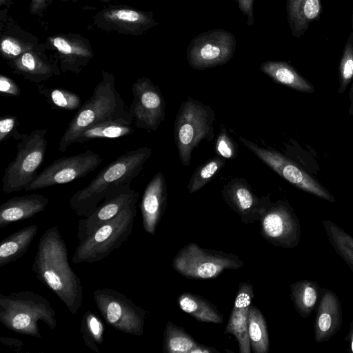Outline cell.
<instances>
[{"instance_id":"6da1fadb","label":"cell","mask_w":353,"mask_h":353,"mask_svg":"<svg viewBox=\"0 0 353 353\" xmlns=\"http://www.w3.org/2000/svg\"><path fill=\"white\" fill-rule=\"evenodd\" d=\"M32 270L72 314L77 313L83 301V287L70 265L67 245L57 226L47 229L40 236Z\"/></svg>"},{"instance_id":"7a4b0ae2","label":"cell","mask_w":353,"mask_h":353,"mask_svg":"<svg viewBox=\"0 0 353 353\" xmlns=\"http://www.w3.org/2000/svg\"><path fill=\"white\" fill-rule=\"evenodd\" d=\"M152 149L141 147L119 156L107 165L85 187L70 198V208L78 216L92 212L108 196L130 187L152 154Z\"/></svg>"},{"instance_id":"3957f363","label":"cell","mask_w":353,"mask_h":353,"mask_svg":"<svg viewBox=\"0 0 353 353\" xmlns=\"http://www.w3.org/2000/svg\"><path fill=\"white\" fill-rule=\"evenodd\" d=\"M101 76L92 96L81 105L68 123L59 141V151L64 152L83 130L95 123L114 121L134 124L128 107L116 89L115 77L104 70Z\"/></svg>"},{"instance_id":"277c9868","label":"cell","mask_w":353,"mask_h":353,"mask_svg":"<svg viewBox=\"0 0 353 353\" xmlns=\"http://www.w3.org/2000/svg\"><path fill=\"white\" fill-rule=\"evenodd\" d=\"M39 321L51 330L57 326L56 312L46 297L28 290L0 294V322L5 327L41 339Z\"/></svg>"},{"instance_id":"5b68a950","label":"cell","mask_w":353,"mask_h":353,"mask_svg":"<svg viewBox=\"0 0 353 353\" xmlns=\"http://www.w3.org/2000/svg\"><path fill=\"white\" fill-rule=\"evenodd\" d=\"M137 203H133L79 241L72 258V263L99 262L118 250L132 233L137 213Z\"/></svg>"},{"instance_id":"8992f818","label":"cell","mask_w":353,"mask_h":353,"mask_svg":"<svg viewBox=\"0 0 353 353\" xmlns=\"http://www.w3.org/2000/svg\"><path fill=\"white\" fill-rule=\"evenodd\" d=\"M215 117L210 105L190 97L181 104L174 123V138L184 166L190 164L192 151L202 141L213 139Z\"/></svg>"},{"instance_id":"52a82bcc","label":"cell","mask_w":353,"mask_h":353,"mask_svg":"<svg viewBox=\"0 0 353 353\" xmlns=\"http://www.w3.org/2000/svg\"><path fill=\"white\" fill-rule=\"evenodd\" d=\"M48 130L37 128L24 134L17 145V155L4 170L2 190L6 194L20 192L38 174L46 152Z\"/></svg>"},{"instance_id":"ba28073f","label":"cell","mask_w":353,"mask_h":353,"mask_svg":"<svg viewBox=\"0 0 353 353\" xmlns=\"http://www.w3.org/2000/svg\"><path fill=\"white\" fill-rule=\"evenodd\" d=\"M243 265V261L235 254L201 248L195 243L183 246L172 259L175 271L194 279L216 278L225 270H236Z\"/></svg>"},{"instance_id":"9c48e42d","label":"cell","mask_w":353,"mask_h":353,"mask_svg":"<svg viewBox=\"0 0 353 353\" xmlns=\"http://www.w3.org/2000/svg\"><path fill=\"white\" fill-rule=\"evenodd\" d=\"M92 295L99 311L109 325L126 334H143L148 314L143 308L113 289H97Z\"/></svg>"},{"instance_id":"30bf717a","label":"cell","mask_w":353,"mask_h":353,"mask_svg":"<svg viewBox=\"0 0 353 353\" xmlns=\"http://www.w3.org/2000/svg\"><path fill=\"white\" fill-rule=\"evenodd\" d=\"M236 50V39L223 29H213L199 34L187 48L190 66L203 70L228 63Z\"/></svg>"},{"instance_id":"8fae6325","label":"cell","mask_w":353,"mask_h":353,"mask_svg":"<svg viewBox=\"0 0 353 353\" xmlns=\"http://www.w3.org/2000/svg\"><path fill=\"white\" fill-rule=\"evenodd\" d=\"M103 159L94 151L88 150L73 156L54 161L28 184L23 190L32 191L70 183L83 178L95 170Z\"/></svg>"},{"instance_id":"7c38bea8","label":"cell","mask_w":353,"mask_h":353,"mask_svg":"<svg viewBox=\"0 0 353 353\" xmlns=\"http://www.w3.org/2000/svg\"><path fill=\"white\" fill-rule=\"evenodd\" d=\"M260 222V233L270 244L283 248H294L300 243L299 220L285 201L272 202Z\"/></svg>"},{"instance_id":"4fadbf2b","label":"cell","mask_w":353,"mask_h":353,"mask_svg":"<svg viewBox=\"0 0 353 353\" xmlns=\"http://www.w3.org/2000/svg\"><path fill=\"white\" fill-rule=\"evenodd\" d=\"M132 92L133 100L128 109L134 127L156 131L165 115V101L160 88L143 77L133 83Z\"/></svg>"},{"instance_id":"5bb4252c","label":"cell","mask_w":353,"mask_h":353,"mask_svg":"<svg viewBox=\"0 0 353 353\" xmlns=\"http://www.w3.org/2000/svg\"><path fill=\"white\" fill-rule=\"evenodd\" d=\"M239 139L260 160L293 185L327 201H335L334 197L326 189L289 158L241 137Z\"/></svg>"},{"instance_id":"9a60e30c","label":"cell","mask_w":353,"mask_h":353,"mask_svg":"<svg viewBox=\"0 0 353 353\" xmlns=\"http://www.w3.org/2000/svg\"><path fill=\"white\" fill-rule=\"evenodd\" d=\"M151 10L144 11L125 5H110L93 17V25L107 32L140 36L157 26Z\"/></svg>"},{"instance_id":"2e32d148","label":"cell","mask_w":353,"mask_h":353,"mask_svg":"<svg viewBox=\"0 0 353 353\" xmlns=\"http://www.w3.org/2000/svg\"><path fill=\"white\" fill-rule=\"evenodd\" d=\"M46 50L58 59L61 72L79 74L94 58L90 40L78 33H59L47 37Z\"/></svg>"},{"instance_id":"e0dca14e","label":"cell","mask_w":353,"mask_h":353,"mask_svg":"<svg viewBox=\"0 0 353 353\" xmlns=\"http://www.w3.org/2000/svg\"><path fill=\"white\" fill-rule=\"evenodd\" d=\"M227 205L245 224L259 221L272 203L269 195L259 196L244 178H233L221 190Z\"/></svg>"},{"instance_id":"ac0fdd59","label":"cell","mask_w":353,"mask_h":353,"mask_svg":"<svg viewBox=\"0 0 353 353\" xmlns=\"http://www.w3.org/2000/svg\"><path fill=\"white\" fill-rule=\"evenodd\" d=\"M139 197V192L130 187L108 196L92 212L79 219L77 232L78 241H83L99 227L137 202Z\"/></svg>"},{"instance_id":"d6986e66","label":"cell","mask_w":353,"mask_h":353,"mask_svg":"<svg viewBox=\"0 0 353 353\" xmlns=\"http://www.w3.org/2000/svg\"><path fill=\"white\" fill-rule=\"evenodd\" d=\"M46 51L45 43H41L37 48L7 62L12 72L39 83L61 74L57 57L50 58Z\"/></svg>"},{"instance_id":"ffe728a7","label":"cell","mask_w":353,"mask_h":353,"mask_svg":"<svg viewBox=\"0 0 353 353\" xmlns=\"http://www.w3.org/2000/svg\"><path fill=\"white\" fill-rule=\"evenodd\" d=\"M8 9L0 10V54L7 61L37 48L39 39L26 31L8 15Z\"/></svg>"},{"instance_id":"44dd1931","label":"cell","mask_w":353,"mask_h":353,"mask_svg":"<svg viewBox=\"0 0 353 353\" xmlns=\"http://www.w3.org/2000/svg\"><path fill=\"white\" fill-rule=\"evenodd\" d=\"M168 192L163 173L159 171L145 188L140 203L143 227L152 235L163 215L167 205Z\"/></svg>"},{"instance_id":"7402d4cb","label":"cell","mask_w":353,"mask_h":353,"mask_svg":"<svg viewBox=\"0 0 353 353\" xmlns=\"http://www.w3.org/2000/svg\"><path fill=\"white\" fill-rule=\"evenodd\" d=\"M342 321V307L338 296L332 290L322 288L314 324L315 341H328L340 330Z\"/></svg>"},{"instance_id":"603a6c76","label":"cell","mask_w":353,"mask_h":353,"mask_svg":"<svg viewBox=\"0 0 353 353\" xmlns=\"http://www.w3.org/2000/svg\"><path fill=\"white\" fill-rule=\"evenodd\" d=\"M253 297V285L247 282L241 283L224 331L225 334H231L236 337L240 353L251 352L248 326Z\"/></svg>"},{"instance_id":"cb8c5ba5","label":"cell","mask_w":353,"mask_h":353,"mask_svg":"<svg viewBox=\"0 0 353 353\" xmlns=\"http://www.w3.org/2000/svg\"><path fill=\"white\" fill-rule=\"evenodd\" d=\"M49 199L39 194L12 197L0 205V228L26 220L45 210Z\"/></svg>"},{"instance_id":"d4e9b609","label":"cell","mask_w":353,"mask_h":353,"mask_svg":"<svg viewBox=\"0 0 353 353\" xmlns=\"http://www.w3.org/2000/svg\"><path fill=\"white\" fill-rule=\"evenodd\" d=\"M287 18L292 34L303 36L322 12L321 0H287Z\"/></svg>"},{"instance_id":"484cf974","label":"cell","mask_w":353,"mask_h":353,"mask_svg":"<svg viewBox=\"0 0 353 353\" xmlns=\"http://www.w3.org/2000/svg\"><path fill=\"white\" fill-rule=\"evenodd\" d=\"M39 226L27 225L4 238L0 245V268L12 263L26 254L36 236Z\"/></svg>"},{"instance_id":"4316f807","label":"cell","mask_w":353,"mask_h":353,"mask_svg":"<svg viewBox=\"0 0 353 353\" xmlns=\"http://www.w3.org/2000/svg\"><path fill=\"white\" fill-rule=\"evenodd\" d=\"M163 350L167 353H213L216 350L199 343L182 327L168 321L163 335Z\"/></svg>"},{"instance_id":"83f0119b","label":"cell","mask_w":353,"mask_h":353,"mask_svg":"<svg viewBox=\"0 0 353 353\" xmlns=\"http://www.w3.org/2000/svg\"><path fill=\"white\" fill-rule=\"evenodd\" d=\"M260 70L274 81L292 89L307 93L314 91L312 85L285 61H265L261 64Z\"/></svg>"},{"instance_id":"f1b7e54d","label":"cell","mask_w":353,"mask_h":353,"mask_svg":"<svg viewBox=\"0 0 353 353\" xmlns=\"http://www.w3.org/2000/svg\"><path fill=\"white\" fill-rule=\"evenodd\" d=\"M290 299L298 314L307 319L314 311L322 294V288L314 281L303 279L290 285Z\"/></svg>"},{"instance_id":"f546056e","label":"cell","mask_w":353,"mask_h":353,"mask_svg":"<svg viewBox=\"0 0 353 353\" xmlns=\"http://www.w3.org/2000/svg\"><path fill=\"white\" fill-rule=\"evenodd\" d=\"M177 301L183 312L198 321L219 324L223 323V316L217 307L203 296L185 292L178 296Z\"/></svg>"},{"instance_id":"4dcf8cb0","label":"cell","mask_w":353,"mask_h":353,"mask_svg":"<svg viewBox=\"0 0 353 353\" xmlns=\"http://www.w3.org/2000/svg\"><path fill=\"white\" fill-rule=\"evenodd\" d=\"M134 124L105 121L89 126L76 138L74 143H83L97 139H115L132 134Z\"/></svg>"},{"instance_id":"1f68e13d","label":"cell","mask_w":353,"mask_h":353,"mask_svg":"<svg viewBox=\"0 0 353 353\" xmlns=\"http://www.w3.org/2000/svg\"><path fill=\"white\" fill-rule=\"evenodd\" d=\"M322 223L330 245L353 272V236L332 221Z\"/></svg>"},{"instance_id":"d6a6232c","label":"cell","mask_w":353,"mask_h":353,"mask_svg":"<svg viewBox=\"0 0 353 353\" xmlns=\"http://www.w3.org/2000/svg\"><path fill=\"white\" fill-rule=\"evenodd\" d=\"M248 336L250 347L254 353L269 352V335L263 313L254 305H251L248 318Z\"/></svg>"},{"instance_id":"836d02e7","label":"cell","mask_w":353,"mask_h":353,"mask_svg":"<svg viewBox=\"0 0 353 353\" xmlns=\"http://www.w3.org/2000/svg\"><path fill=\"white\" fill-rule=\"evenodd\" d=\"M38 90L52 109L73 111L81 105L80 97L71 90L62 88H47L44 85H38Z\"/></svg>"},{"instance_id":"e575fe53","label":"cell","mask_w":353,"mask_h":353,"mask_svg":"<svg viewBox=\"0 0 353 353\" xmlns=\"http://www.w3.org/2000/svg\"><path fill=\"white\" fill-rule=\"evenodd\" d=\"M104 325L100 319L92 311L87 310L82 316L80 333L85 345L99 353L100 345L103 342Z\"/></svg>"},{"instance_id":"d590c367","label":"cell","mask_w":353,"mask_h":353,"mask_svg":"<svg viewBox=\"0 0 353 353\" xmlns=\"http://www.w3.org/2000/svg\"><path fill=\"white\" fill-rule=\"evenodd\" d=\"M225 165V159L216 155L198 166L188 183L189 193H194L207 185Z\"/></svg>"},{"instance_id":"8d00e7d4","label":"cell","mask_w":353,"mask_h":353,"mask_svg":"<svg viewBox=\"0 0 353 353\" xmlns=\"http://www.w3.org/2000/svg\"><path fill=\"white\" fill-rule=\"evenodd\" d=\"M339 64V93H343L353 78V21Z\"/></svg>"},{"instance_id":"74e56055","label":"cell","mask_w":353,"mask_h":353,"mask_svg":"<svg viewBox=\"0 0 353 353\" xmlns=\"http://www.w3.org/2000/svg\"><path fill=\"white\" fill-rule=\"evenodd\" d=\"M238 144L232 139L223 127L216 139L214 148L216 154L225 159L233 160L238 154Z\"/></svg>"},{"instance_id":"f35d334b","label":"cell","mask_w":353,"mask_h":353,"mask_svg":"<svg viewBox=\"0 0 353 353\" xmlns=\"http://www.w3.org/2000/svg\"><path fill=\"white\" fill-rule=\"evenodd\" d=\"M19 125L20 123L17 117L14 116L1 117L0 119V142H5L10 138H13L16 141L21 140L24 134H21L18 131Z\"/></svg>"},{"instance_id":"ab89813d","label":"cell","mask_w":353,"mask_h":353,"mask_svg":"<svg viewBox=\"0 0 353 353\" xmlns=\"http://www.w3.org/2000/svg\"><path fill=\"white\" fill-rule=\"evenodd\" d=\"M0 92L7 95L18 97L21 94V90L13 79L1 74L0 75Z\"/></svg>"},{"instance_id":"60d3db41","label":"cell","mask_w":353,"mask_h":353,"mask_svg":"<svg viewBox=\"0 0 353 353\" xmlns=\"http://www.w3.org/2000/svg\"><path fill=\"white\" fill-rule=\"evenodd\" d=\"M53 0H30L29 10L32 15L43 17Z\"/></svg>"},{"instance_id":"b9f144b4","label":"cell","mask_w":353,"mask_h":353,"mask_svg":"<svg viewBox=\"0 0 353 353\" xmlns=\"http://www.w3.org/2000/svg\"><path fill=\"white\" fill-rule=\"evenodd\" d=\"M239 10L247 17V23L251 26L254 24L253 3L254 0H235Z\"/></svg>"},{"instance_id":"7bdbcfd3","label":"cell","mask_w":353,"mask_h":353,"mask_svg":"<svg viewBox=\"0 0 353 353\" xmlns=\"http://www.w3.org/2000/svg\"><path fill=\"white\" fill-rule=\"evenodd\" d=\"M345 339L350 343L351 351L353 352V319L351 321L349 332Z\"/></svg>"},{"instance_id":"ee69618b","label":"cell","mask_w":353,"mask_h":353,"mask_svg":"<svg viewBox=\"0 0 353 353\" xmlns=\"http://www.w3.org/2000/svg\"><path fill=\"white\" fill-rule=\"evenodd\" d=\"M351 21H353V12H352V14ZM349 97H350V108H349L348 112H349V114L350 115L353 116V83H352V87L350 88Z\"/></svg>"},{"instance_id":"f6af8a7d","label":"cell","mask_w":353,"mask_h":353,"mask_svg":"<svg viewBox=\"0 0 353 353\" xmlns=\"http://www.w3.org/2000/svg\"><path fill=\"white\" fill-rule=\"evenodd\" d=\"M13 3V0H0V7L1 8L10 9Z\"/></svg>"},{"instance_id":"bcb514c9","label":"cell","mask_w":353,"mask_h":353,"mask_svg":"<svg viewBox=\"0 0 353 353\" xmlns=\"http://www.w3.org/2000/svg\"><path fill=\"white\" fill-rule=\"evenodd\" d=\"M79 0H72V2H77ZM101 2H103V3H109L113 0H99Z\"/></svg>"},{"instance_id":"7dc6e473","label":"cell","mask_w":353,"mask_h":353,"mask_svg":"<svg viewBox=\"0 0 353 353\" xmlns=\"http://www.w3.org/2000/svg\"><path fill=\"white\" fill-rule=\"evenodd\" d=\"M59 1H63V2H67V1H72V0H59Z\"/></svg>"},{"instance_id":"c3c4849f","label":"cell","mask_w":353,"mask_h":353,"mask_svg":"<svg viewBox=\"0 0 353 353\" xmlns=\"http://www.w3.org/2000/svg\"><path fill=\"white\" fill-rule=\"evenodd\" d=\"M163 1H168V0H163Z\"/></svg>"}]
</instances>
